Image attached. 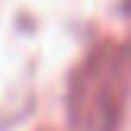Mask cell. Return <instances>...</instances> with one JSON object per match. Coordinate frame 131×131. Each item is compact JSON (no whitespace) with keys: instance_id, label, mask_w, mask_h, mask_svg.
<instances>
[{"instance_id":"obj_1","label":"cell","mask_w":131,"mask_h":131,"mask_svg":"<svg viewBox=\"0 0 131 131\" xmlns=\"http://www.w3.org/2000/svg\"><path fill=\"white\" fill-rule=\"evenodd\" d=\"M131 90V51L102 45L80 67L70 90V118L77 131H115Z\"/></svg>"}]
</instances>
